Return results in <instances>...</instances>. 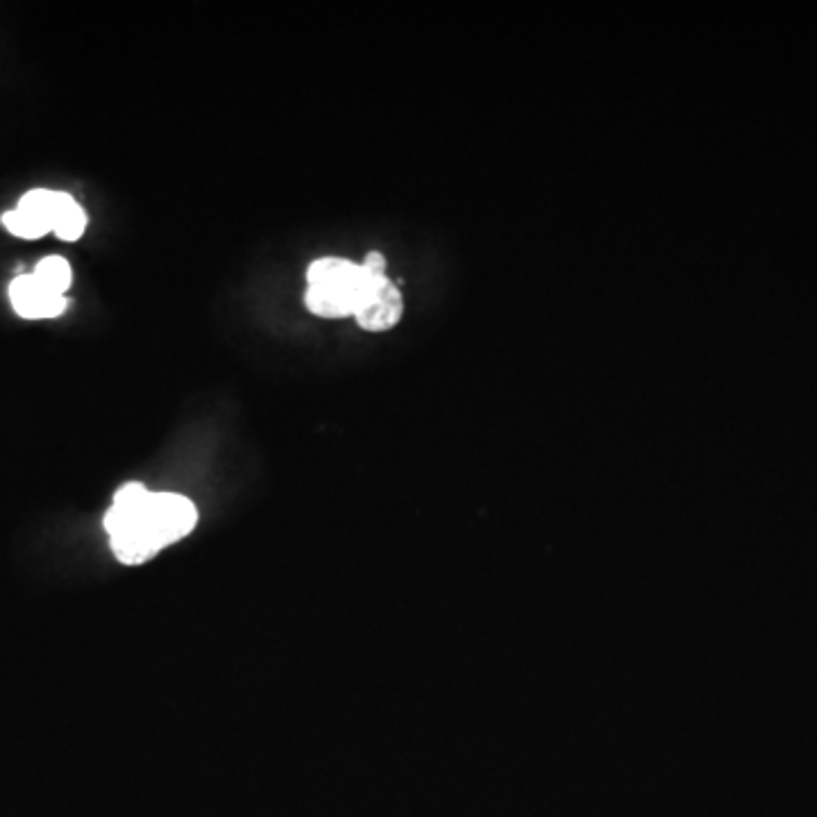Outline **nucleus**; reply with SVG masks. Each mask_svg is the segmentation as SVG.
Wrapping results in <instances>:
<instances>
[{
  "label": "nucleus",
  "instance_id": "6e6552de",
  "mask_svg": "<svg viewBox=\"0 0 817 817\" xmlns=\"http://www.w3.org/2000/svg\"><path fill=\"white\" fill-rule=\"evenodd\" d=\"M361 268H364V271L368 275H373V277H384L386 275V257L377 250L368 252V255L364 257V261H361Z\"/></svg>",
  "mask_w": 817,
  "mask_h": 817
},
{
  "label": "nucleus",
  "instance_id": "7ed1b4c3",
  "mask_svg": "<svg viewBox=\"0 0 817 817\" xmlns=\"http://www.w3.org/2000/svg\"><path fill=\"white\" fill-rule=\"evenodd\" d=\"M402 314H404L402 291L389 275H384L377 277V280L370 284L368 293L364 300L359 302V307L352 318L357 320L361 330L386 332L400 323Z\"/></svg>",
  "mask_w": 817,
  "mask_h": 817
},
{
  "label": "nucleus",
  "instance_id": "0eeeda50",
  "mask_svg": "<svg viewBox=\"0 0 817 817\" xmlns=\"http://www.w3.org/2000/svg\"><path fill=\"white\" fill-rule=\"evenodd\" d=\"M3 225L7 227V232H12L14 237L21 239H39L50 232V227L46 223H41L39 218L23 212L19 207L3 214Z\"/></svg>",
  "mask_w": 817,
  "mask_h": 817
},
{
  "label": "nucleus",
  "instance_id": "423d86ee",
  "mask_svg": "<svg viewBox=\"0 0 817 817\" xmlns=\"http://www.w3.org/2000/svg\"><path fill=\"white\" fill-rule=\"evenodd\" d=\"M37 280L46 286L48 291L53 293H60L64 296L66 291H69V286L73 282V271H71V264L66 261L64 257H46L41 259L35 273Z\"/></svg>",
  "mask_w": 817,
  "mask_h": 817
},
{
  "label": "nucleus",
  "instance_id": "f257e3e1",
  "mask_svg": "<svg viewBox=\"0 0 817 817\" xmlns=\"http://www.w3.org/2000/svg\"><path fill=\"white\" fill-rule=\"evenodd\" d=\"M198 511L178 493H153L143 484H125L105 513V532L114 557L125 566L153 559L164 547L193 532Z\"/></svg>",
  "mask_w": 817,
  "mask_h": 817
},
{
  "label": "nucleus",
  "instance_id": "f03ea898",
  "mask_svg": "<svg viewBox=\"0 0 817 817\" xmlns=\"http://www.w3.org/2000/svg\"><path fill=\"white\" fill-rule=\"evenodd\" d=\"M377 277L368 275L361 264L341 257L316 259L307 268L305 305L320 318L355 316L359 302Z\"/></svg>",
  "mask_w": 817,
  "mask_h": 817
},
{
  "label": "nucleus",
  "instance_id": "20e7f679",
  "mask_svg": "<svg viewBox=\"0 0 817 817\" xmlns=\"http://www.w3.org/2000/svg\"><path fill=\"white\" fill-rule=\"evenodd\" d=\"M10 300L16 314L28 320L57 318L66 311V296L48 291L35 275H21L10 284Z\"/></svg>",
  "mask_w": 817,
  "mask_h": 817
},
{
  "label": "nucleus",
  "instance_id": "39448f33",
  "mask_svg": "<svg viewBox=\"0 0 817 817\" xmlns=\"http://www.w3.org/2000/svg\"><path fill=\"white\" fill-rule=\"evenodd\" d=\"M87 227V214L78 205V200L69 193L57 191L55 212H53V232L62 241H78Z\"/></svg>",
  "mask_w": 817,
  "mask_h": 817
}]
</instances>
